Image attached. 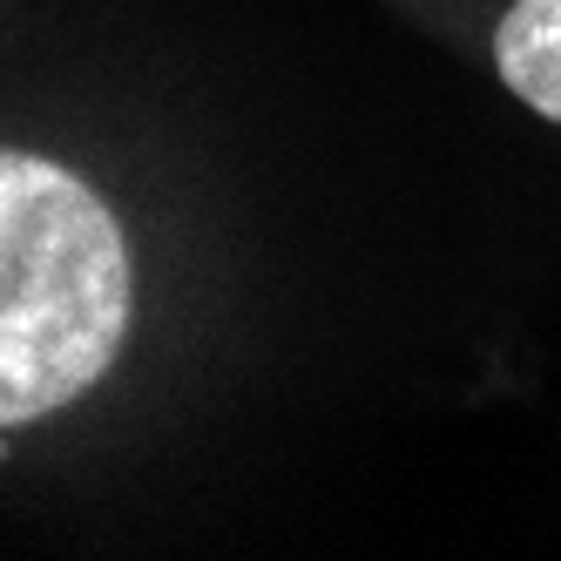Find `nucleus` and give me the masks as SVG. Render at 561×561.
Wrapping results in <instances>:
<instances>
[{
  "label": "nucleus",
  "instance_id": "2",
  "mask_svg": "<svg viewBox=\"0 0 561 561\" xmlns=\"http://www.w3.org/2000/svg\"><path fill=\"white\" fill-rule=\"evenodd\" d=\"M501 82L561 123V0H514L494 27Z\"/></svg>",
  "mask_w": 561,
  "mask_h": 561
},
{
  "label": "nucleus",
  "instance_id": "1",
  "mask_svg": "<svg viewBox=\"0 0 561 561\" xmlns=\"http://www.w3.org/2000/svg\"><path fill=\"white\" fill-rule=\"evenodd\" d=\"M129 332V251L102 196L0 149V426L82 399Z\"/></svg>",
  "mask_w": 561,
  "mask_h": 561
}]
</instances>
